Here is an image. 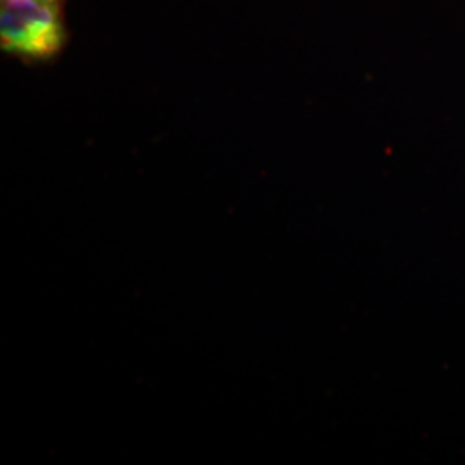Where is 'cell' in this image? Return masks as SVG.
Listing matches in <instances>:
<instances>
[{
	"mask_svg": "<svg viewBox=\"0 0 465 465\" xmlns=\"http://www.w3.org/2000/svg\"><path fill=\"white\" fill-rule=\"evenodd\" d=\"M63 0H0V49L28 61L45 63L66 47Z\"/></svg>",
	"mask_w": 465,
	"mask_h": 465,
	"instance_id": "obj_1",
	"label": "cell"
}]
</instances>
